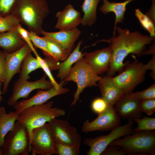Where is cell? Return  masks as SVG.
<instances>
[{"label": "cell", "instance_id": "1", "mask_svg": "<svg viewBox=\"0 0 155 155\" xmlns=\"http://www.w3.org/2000/svg\"><path fill=\"white\" fill-rule=\"evenodd\" d=\"M116 31L117 36L98 42H107L111 47L112 57L106 75L112 77L116 73H120L123 70L127 62L124 63V60L129 55L142 56L146 50V45L155 40V37L143 34L138 31L131 32L126 28L117 27Z\"/></svg>", "mask_w": 155, "mask_h": 155}, {"label": "cell", "instance_id": "2", "mask_svg": "<svg viewBox=\"0 0 155 155\" xmlns=\"http://www.w3.org/2000/svg\"><path fill=\"white\" fill-rule=\"evenodd\" d=\"M49 13L46 0H16L10 15L25 25L28 31L39 36Z\"/></svg>", "mask_w": 155, "mask_h": 155}, {"label": "cell", "instance_id": "3", "mask_svg": "<svg viewBox=\"0 0 155 155\" xmlns=\"http://www.w3.org/2000/svg\"><path fill=\"white\" fill-rule=\"evenodd\" d=\"M53 105L52 101H49L42 104L27 108L20 113L16 121L26 127L29 133L30 142L33 129L43 125L53 119L65 114L64 110L53 107Z\"/></svg>", "mask_w": 155, "mask_h": 155}, {"label": "cell", "instance_id": "4", "mask_svg": "<svg viewBox=\"0 0 155 155\" xmlns=\"http://www.w3.org/2000/svg\"><path fill=\"white\" fill-rule=\"evenodd\" d=\"M111 145L120 146L129 154L154 155L155 131L134 130L132 133L124 138L114 140L108 146Z\"/></svg>", "mask_w": 155, "mask_h": 155}, {"label": "cell", "instance_id": "5", "mask_svg": "<svg viewBox=\"0 0 155 155\" xmlns=\"http://www.w3.org/2000/svg\"><path fill=\"white\" fill-rule=\"evenodd\" d=\"M102 77L96 73L85 61L84 57L77 61L71 68L68 76L64 80L65 84L73 81L77 88L73 95V99L71 106L75 105L80 94L86 88L97 86V82Z\"/></svg>", "mask_w": 155, "mask_h": 155}, {"label": "cell", "instance_id": "6", "mask_svg": "<svg viewBox=\"0 0 155 155\" xmlns=\"http://www.w3.org/2000/svg\"><path fill=\"white\" fill-rule=\"evenodd\" d=\"M31 152L30 137L25 126L16 121L5 135L0 155H28Z\"/></svg>", "mask_w": 155, "mask_h": 155}, {"label": "cell", "instance_id": "7", "mask_svg": "<svg viewBox=\"0 0 155 155\" xmlns=\"http://www.w3.org/2000/svg\"><path fill=\"white\" fill-rule=\"evenodd\" d=\"M147 71L145 64L142 62L135 59L131 63L127 61L123 70L113 78L125 95L133 92L144 81Z\"/></svg>", "mask_w": 155, "mask_h": 155}, {"label": "cell", "instance_id": "8", "mask_svg": "<svg viewBox=\"0 0 155 155\" xmlns=\"http://www.w3.org/2000/svg\"><path fill=\"white\" fill-rule=\"evenodd\" d=\"M133 120H128V123L123 125H119L111 129V132L106 135H102L95 137L85 138L83 144L89 147L87 152L88 155H100L109 144L119 138L132 133Z\"/></svg>", "mask_w": 155, "mask_h": 155}, {"label": "cell", "instance_id": "9", "mask_svg": "<svg viewBox=\"0 0 155 155\" xmlns=\"http://www.w3.org/2000/svg\"><path fill=\"white\" fill-rule=\"evenodd\" d=\"M57 142L48 123L33 129L30 142L32 155L57 154Z\"/></svg>", "mask_w": 155, "mask_h": 155}, {"label": "cell", "instance_id": "10", "mask_svg": "<svg viewBox=\"0 0 155 155\" xmlns=\"http://www.w3.org/2000/svg\"><path fill=\"white\" fill-rule=\"evenodd\" d=\"M45 74L40 79L36 81L30 82L28 80L18 79L13 86L12 93L7 101L10 106H13L20 98H27L33 91L38 89L47 90L54 86L50 80L46 79Z\"/></svg>", "mask_w": 155, "mask_h": 155}, {"label": "cell", "instance_id": "11", "mask_svg": "<svg viewBox=\"0 0 155 155\" xmlns=\"http://www.w3.org/2000/svg\"><path fill=\"white\" fill-rule=\"evenodd\" d=\"M120 118L114 106L109 105L106 110L92 121L86 120L82 127L85 133L95 131H105L111 130L119 125Z\"/></svg>", "mask_w": 155, "mask_h": 155}, {"label": "cell", "instance_id": "12", "mask_svg": "<svg viewBox=\"0 0 155 155\" xmlns=\"http://www.w3.org/2000/svg\"><path fill=\"white\" fill-rule=\"evenodd\" d=\"M48 123L57 143L68 145L81 143L80 135L67 121L55 118Z\"/></svg>", "mask_w": 155, "mask_h": 155}, {"label": "cell", "instance_id": "13", "mask_svg": "<svg viewBox=\"0 0 155 155\" xmlns=\"http://www.w3.org/2000/svg\"><path fill=\"white\" fill-rule=\"evenodd\" d=\"M32 52L31 48L26 43L14 52L8 53L3 51L5 56L6 72L5 79L3 83L2 94L7 92L9 84L13 76L20 73L21 65L24 58Z\"/></svg>", "mask_w": 155, "mask_h": 155}, {"label": "cell", "instance_id": "14", "mask_svg": "<svg viewBox=\"0 0 155 155\" xmlns=\"http://www.w3.org/2000/svg\"><path fill=\"white\" fill-rule=\"evenodd\" d=\"M60 83V86L59 88L54 86L45 90L38 89L36 94L31 98L18 101L13 106L15 111L20 113L27 108L43 104L55 96L68 92L69 91V89L63 87L65 83L64 80H61Z\"/></svg>", "mask_w": 155, "mask_h": 155}, {"label": "cell", "instance_id": "15", "mask_svg": "<svg viewBox=\"0 0 155 155\" xmlns=\"http://www.w3.org/2000/svg\"><path fill=\"white\" fill-rule=\"evenodd\" d=\"M112 50L110 46L91 52L84 53V58L91 68L99 75L108 71L111 61Z\"/></svg>", "mask_w": 155, "mask_h": 155}, {"label": "cell", "instance_id": "16", "mask_svg": "<svg viewBox=\"0 0 155 155\" xmlns=\"http://www.w3.org/2000/svg\"><path fill=\"white\" fill-rule=\"evenodd\" d=\"M55 17L57 21L55 28L59 30H70L77 28L81 24L82 19L81 13L70 4L67 5L62 11H57Z\"/></svg>", "mask_w": 155, "mask_h": 155}, {"label": "cell", "instance_id": "17", "mask_svg": "<svg viewBox=\"0 0 155 155\" xmlns=\"http://www.w3.org/2000/svg\"><path fill=\"white\" fill-rule=\"evenodd\" d=\"M101 97L110 105L114 106L124 95L122 89L113 80V77L107 75L101 77L98 84Z\"/></svg>", "mask_w": 155, "mask_h": 155}, {"label": "cell", "instance_id": "18", "mask_svg": "<svg viewBox=\"0 0 155 155\" xmlns=\"http://www.w3.org/2000/svg\"><path fill=\"white\" fill-rule=\"evenodd\" d=\"M140 100L134 97L131 93L124 95L115 105L116 112L120 117L125 119L140 118L142 113L139 109Z\"/></svg>", "mask_w": 155, "mask_h": 155}, {"label": "cell", "instance_id": "19", "mask_svg": "<svg viewBox=\"0 0 155 155\" xmlns=\"http://www.w3.org/2000/svg\"><path fill=\"white\" fill-rule=\"evenodd\" d=\"M81 34V31L77 28L70 30H61L55 32H47L43 30L41 34L58 42L71 53L73 50L75 42Z\"/></svg>", "mask_w": 155, "mask_h": 155}, {"label": "cell", "instance_id": "20", "mask_svg": "<svg viewBox=\"0 0 155 155\" xmlns=\"http://www.w3.org/2000/svg\"><path fill=\"white\" fill-rule=\"evenodd\" d=\"M103 4L99 8L102 13L106 15L110 12L114 13L115 16L113 37L116 36V28L118 23H122L127 5L134 0H126L121 2H110L108 0H102Z\"/></svg>", "mask_w": 155, "mask_h": 155}, {"label": "cell", "instance_id": "21", "mask_svg": "<svg viewBox=\"0 0 155 155\" xmlns=\"http://www.w3.org/2000/svg\"><path fill=\"white\" fill-rule=\"evenodd\" d=\"M26 42L18 32L17 28L0 33V47L8 53L14 52L22 47Z\"/></svg>", "mask_w": 155, "mask_h": 155}, {"label": "cell", "instance_id": "22", "mask_svg": "<svg viewBox=\"0 0 155 155\" xmlns=\"http://www.w3.org/2000/svg\"><path fill=\"white\" fill-rule=\"evenodd\" d=\"M82 42L80 40L66 59L60 63L57 77L61 81L65 80L68 76L73 65L78 60L84 57V53L80 50Z\"/></svg>", "mask_w": 155, "mask_h": 155}, {"label": "cell", "instance_id": "23", "mask_svg": "<svg viewBox=\"0 0 155 155\" xmlns=\"http://www.w3.org/2000/svg\"><path fill=\"white\" fill-rule=\"evenodd\" d=\"M19 114L16 111L7 113L3 106L0 107V148L6 135L13 129Z\"/></svg>", "mask_w": 155, "mask_h": 155}, {"label": "cell", "instance_id": "24", "mask_svg": "<svg viewBox=\"0 0 155 155\" xmlns=\"http://www.w3.org/2000/svg\"><path fill=\"white\" fill-rule=\"evenodd\" d=\"M100 0H84L81 7L84 13L81 24L82 26H90L96 22L97 7Z\"/></svg>", "mask_w": 155, "mask_h": 155}, {"label": "cell", "instance_id": "25", "mask_svg": "<svg viewBox=\"0 0 155 155\" xmlns=\"http://www.w3.org/2000/svg\"><path fill=\"white\" fill-rule=\"evenodd\" d=\"M39 68H41V67L38 60L33 57L31 53H29L24 58L21 64L19 79L28 80L30 78V73Z\"/></svg>", "mask_w": 155, "mask_h": 155}, {"label": "cell", "instance_id": "26", "mask_svg": "<svg viewBox=\"0 0 155 155\" xmlns=\"http://www.w3.org/2000/svg\"><path fill=\"white\" fill-rule=\"evenodd\" d=\"M48 44V48L51 56L59 61H63L71 53L61 44L50 38L45 36Z\"/></svg>", "mask_w": 155, "mask_h": 155}, {"label": "cell", "instance_id": "27", "mask_svg": "<svg viewBox=\"0 0 155 155\" xmlns=\"http://www.w3.org/2000/svg\"><path fill=\"white\" fill-rule=\"evenodd\" d=\"M135 11V15L142 27L148 32L150 36L155 37V24L146 14L143 13L140 9H137Z\"/></svg>", "mask_w": 155, "mask_h": 155}, {"label": "cell", "instance_id": "28", "mask_svg": "<svg viewBox=\"0 0 155 155\" xmlns=\"http://www.w3.org/2000/svg\"><path fill=\"white\" fill-rule=\"evenodd\" d=\"M20 24L18 20L12 15L5 17L0 15V33L16 29Z\"/></svg>", "mask_w": 155, "mask_h": 155}, {"label": "cell", "instance_id": "29", "mask_svg": "<svg viewBox=\"0 0 155 155\" xmlns=\"http://www.w3.org/2000/svg\"><path fill=\"white\" fill-rule=\"evenodd\" d=\"M133 121L137 124L134 130L135 131H150L155 129V118L144 116L142 118L134 119Z\"/></svg>", "mask_w": 155, "mask_h": 155}, {"label": "cell", "instance_id": "30", "mask_svg": "<svg viewBox=\"0 0 155 155\" xmlns=\"http://www.w3.org/2000/svg\"><path fill=\"white\" fill-rule=\"evenodd\" d=\"M81 143L64 144L57 143V154L59 155H78L80 154Z\"/></svg>", "mask_w": 155, "mask_h": 155}, {"label": "cell", "instance_id": "31", "mask_svg": "<svg viewBox=\"0 0 155 155\" xmlns=\"http://www.w3.org/2000/svg\"><path fill=\"white\" fill-rule=\"evenodd\" d=\"M28 33L31 41L35 47L41 49L45 56H51L48 49L47 42L44 36L40 37L32 32L28 31Z\"/></svg>", "mask_w": 155, "mask_h": 155}, {"label": "cell", "instance_id": "32", "mask_svg": "<svg viewBox=\"0 0 155 155\" xmlns=\"http://www.w3.org/2000/svg\"><path fill=\"white\" fill-rule=\"evenodd\" d=\"M140 111L152 115L155 111V99H145L140 100L139 106Z\"/></svg>", "mask_w": 155, "mask_h": 155}, {"label": "cell", "instance_id": "33", "mask_svg": "<svg viewBox=\"0 0 155 155\" xmlns=\"http://www.w3.org/2000/svg\"><path fill=\"white\" fill-rule=\"evenodd\" d=\"M137 99L141 100L148 99H155V84H153L146 89L142 91L131 92Z\"/></svg>", "mask_w": 155, "mask_h": 155}, {"label": "cell", "instance_id": "34", "mask_svg": "<svg viewBox=\"0 0 155 155\" xmlns=\"http://www.w3.org/2000/svg\"><path fill=\"white\" fill-rule=\"evenodd\" d=\"M16 0H0V15L5 17L10 15Z\"/></svg>", "mask_w": 155, "mask_h": 155}, {"label": "cell", "instance_id": "35", "mask_svg": "<svg viewBox=\"0 0 155 155\" xmlns=\"http://www.w3.org/2000/svg\"><path fill=\"white\" fill-rule=\"evenodd\" d=\"M108 104L102 97L95 99L92 102L91 107L92 111L98 115L104 112Z\"/></svg>", "mask_w": 155, "mask_h": 155}, {"label": "cell", "instance_id": "36", "mask_svg": "<svg viewBox=\"0 0 155 155\" xmlns=\"http://www.w3.org/2000/svg\"><path fill=\"white\" fill-rule=\"evenodd\" d=\"M36 57L39 61L41 68L45 72V74L49 78V80L51 82L53 86L57 88L59 87L60 86V83H58L55 81L51 73V71L49 69L44 59H42L38 54L36 56Z\"/></svg>", "mask_w": 155, "mask_h": 155}, {"label": "cell", "instance_id": "37", "mask_svg": "<svg viewBox=\"0 0 155 155\" xmlns=\"http://www.w3.org/2000/svg\"><path fill=\"white\" fill-rule=\"evenodd\" d=\"M17 30L23 39L31 48L35 56L38 55V54L30 38L28 31L22 27L20 24L18 26Z\"/></svg>", "mask_w": 155, "mask_h": 155}, {"label": "cell", "instance_id": "38", "mask_svg": "<svg viewBox=\"0 0 155 155\" xmlns=\"http://www.w3.org/2000/svg\"><path fill=\"white\" fill-rule=\"evenodd\" d=\"M127 154L126 152L121 149L119 146H108L102 152V155H123Z\"/></svg>", "mask_w": 155, "mask_h": 155}, {"label": "cell", "instance_id": "39", "mask_svg": "<svg viewBox=\"0 0 155 155\" xmlns=\"http://www.w3.org/2000/svg\"><path fill=\"white\" fill-rule=\"evenodd\" d=\"M6 72L5 54L3 51H0V81H4Z\"/></svg>", "mask_w": 155, "mask_h": 155}, {"label": "cell", "instance_id": "40", "mask_svg": "<svg viewBox=\"0 0 155 155\" xmlns=\"http://www.w3.org/2000/svg\"><path fill=\"white\" fill-rule=\"evenodd\" d=\"M51 71L58 70L59 61L50 56H46L44 59Z\"/></svg>", "mask_w": 155, "mask_h": 155}, {"label": "cell", "instance_id": "41", "mask_svg": "<svg viewBox=\"0 0 155 155\" xmlns=\"http://www.w3.org/2000/svg\"><path fill=\"white\" fill-rule=\"evenodd\" d=\"M147 70L151 71L150 75L152 78L155 80V55H152V57L149 61L146 64H145Z\"/></svg>", "mask_w": 155, "mask_h": 155}, {"label": "cell", "instance_id": "42", "mask_svg": "<svg viewBox=\"0 0 155 155\" xmlns=\"http://www.w3.org/2000/svg\"><path fill=\"white\" fill-rule=\"evenodd\" d=\"M155 0H152L151 7L146 14L151 20L154 24H155Z\"/></svg>", "mask_w": 155, "mask_h": 155}, {"label": "cell", "instance_id": "43", "mask_svg": "<svg viewBox=\"0 0 155 155\" xmlns=\"http://www.w3.org/2000/svg\"><path fill=\"white\" fill-rule=\"evenodd\" d=\"M155 55V42L153 43L151 47L149 49L146 50L144 55Z\"/></svg>", "mask_w": 155, "mask_h": 155}, {"label": "cell", "instance_id": "44", "mask_svg": "<svg viewBox=\"0 0 155 155\" xmlns=\"http://www.w3.org/2000/svg\"><path fill=\"white\" fill-rule=\"evenodd\" d=\"M3 83V82H2L0 81V102L2 101V99L1 95V94H2V91L1 90V87Z\"/></svg>", "mask_w": 155, "mask_h": 155}]
</instances>
